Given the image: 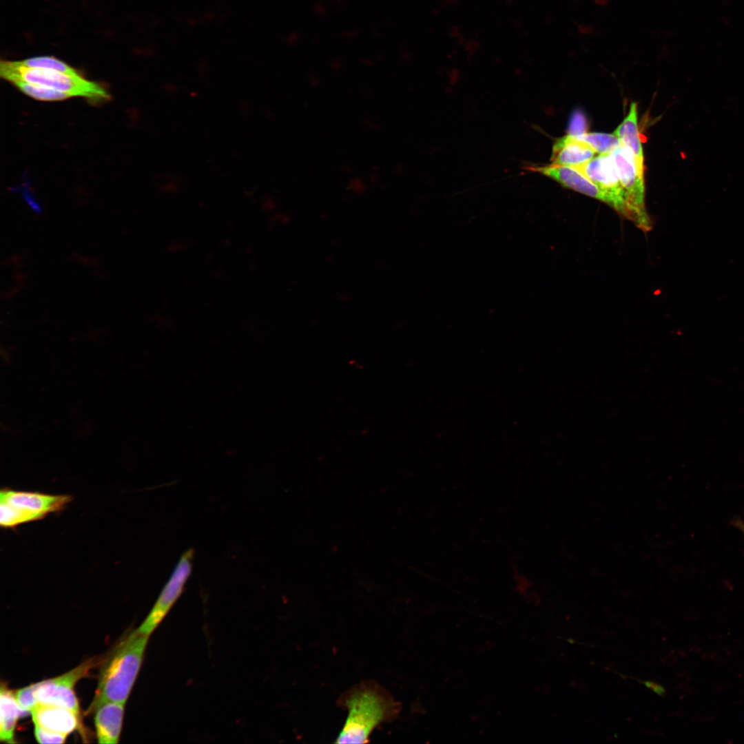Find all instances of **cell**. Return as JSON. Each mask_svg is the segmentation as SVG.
Masks as SVG:
<instances>
[{
  "label": "cell",
  "instance_id": "obj_27",
  "mask_svg": "<svg viewBox=\"0 0 744 744\" xmlns=\"http://www.w3.org/2000/svg\"><path fill=\"white\" fill-rule=\"evenodd\" d=\"M380 178L378 171H372L369 176L368 182L369 184H376L380 180Z\"/></svg>",
  "mask_w": 744,
  "mask_h": 744
},
{
  "label": "cell",
  "instance_id": "obj_9",
  "mask_svg": "<svg viewBox=\"0 0 744 744\" xmlns=\"http://www.w3.org/2000/svg\"><path fill=\"white\" fill-rule=\"evenodd\" d=\"M527 170L538 172L565 187L599 200L610 205L609 198L595 184L574 167L550 163L543 166L528 165Z\"/></svg>",
  "mask_w": 744,
  "mask_h": 744
},
{
  "label": "cell",
  "instance_id": "obj_19",
  "mask_svg": "<svg viewBox=\"0 0 744 744\" xmlns=\"http://www.w3.org/2000/svg\"><path fill=\"white\" fill-rule=\"evenodd\" d=\"M587 130L588 121L583 112L579 110H574L570 117L568 135L576 138L586 134Z\"/></svg>",
  "mask_w": 744,
  "mask_h": 744
},
{
  "label": "cell",
  "instance_id": "obj_30",
  "mask_svg": "<svg viewBox=\"0 0 744 744\" xmlns=\"http://www.w3.org/2000/svg\"><path fill=\"white\" fill-rule=\"evenodd\" d=\"M309 83L311 86L314 87L319 86L320 84V80L315 76H310L309 78Z\"/></svg>",
  "mask_w": 744,
  "mask_h": 744
},
{
  "label": "cell",
  "instance_id": "obj_3",
  "mask_svg": "<svg viewBox=\"0 0 744 744\" xmlns=\"http://www.w3.org/2000/svg\"><path fill=\"white\" fill-rule=\"evenodd\" d=\"M1 76L13 83L17 81L34 83L69 94L72 97L82 96L93 101L109 99V93L97 83L87 80L79 74H68L51 70L31 68L17 61H2Z\"/></svg>",
  "mask_w": 744,
  "mask_h": 744
},
{
  "label": "cell",
  "instance_id": "obj_31",
  "mask_svg": "<svg viewBox=\"0 0 744 744\" xmlns=\"http://www.w3.org/2000/svg\"><path fill=\"white\" fill-rule=\"evenodd\" d=\"M338 298L344 302H348L350 300V297L348 295L340 293L338 296Z\"/></svg>",
  "mask_w": 744,
  "mask_h": 744
},
{
  "label": "cell",
  "instance_id": "obj_10",
  "mask_svg": "<svg viewBox=\"0 0 744 744\" xmlns=\"http://www.w3.org/2000/svg\"><path fill=\"white\" fill-rule=\"evenodd\" d=\"M30 713L34 725L53 732L68 735L80 725V716L62 706L39 703Z\"/></svg>",
  "mask_w": 744,
  "mask_h": 744
},
{
  "label": "cell",
  "instance_id": "obj_5",
  "mask_svg": "<svg viewBox=\"0 0 744 744\" xmlns=\"http://www.w3.org/2000/svg\"><path fill=\"white\" fill-rule=\"evenodd\" d=\"M609 154L625 194L630 220L642 230H650L652 223L645 207L644 171L638 167L633 152L626 145L621 144Z\"/></svg>",
  "mask_w": 744,
  "mask_h": 744
},
{
  "label": "cell",
  "instance_id": "obj_26",
  "mask_svg": "<svg viewBox=\"0 0 744 744\" xmlns=\"http://www.w3.org/2000/svg\"><path fill=\"white\" fill-rule=\"evenodd\" d=\"M187 245L186 242H184L183 240H176L171 242V244L167 247V249L171 254H174L183 251L185 249H187Z\"/></svg>",
  "mask_w": 744,
  "mask_h": 744
},
{
  "label": "cell",
  "instance_id": "obj_29",
  "mask_svg": "<svg viewBox=\"0 0 744 744\" xmlns=\"http://www.w3.org/2000/svg\"><path fill=\"white\" fill-rule=\"evenodd\" d=\"M340 170L346 174H351L353 172V167L350 164H342L340 165Z\"/></svg>",
  "mask_w": 744,
  "mask_h": 744
},
{
  "label": "cell",
  "instance_id": "obj_12",
  "mask_svg": "<svg viewBox=\"0 0 744 744\" xmlns=\"http://www.w3.org/2000/svg\"><path fill=\"white\" fill-rule=\"evenodd\" d=\"M596 154L588 144L567 134L554 143L550 162L554 165L575 167L590 161Z\"/></svg>",
  "mask_w": 744,
  "mask_h": 744
},
{
  "label": "cell",
  "instance_id": "obj_2",
  "mask_svg": "<svg viewBox=\"0 0 744 744\" xmlns=\"http://www.w3.org/2000/svg\"><path fill=\"white\" fill-rule=\"evenodd\" d=\"M149 637L134 630L111 651L101 667L90 712L106 702L125 703L141 667Z\"/></svg>",
  "mask_w": 744,
  "mask_h": 744
},
{
  "label": "cell",
  "instance_id": "obj_28",
  "mask_svg": "<svg viewBox=\"0 0 744 744\" xmlns=\"http://www.w3.org/2000/svg\"><path fill=\"white\" fill-rule=\"evenodd\" d=\"M733 524L744 535V521L736 518L734 519Z\"/></svg>",
  "mask_w": 744,
  "mask_h": 744
},
{
  "label": "cell",
  "instance_id": "obj_18",
  "mask_svg": "<svg viewBox=\"0 0 744 744\" xmlns=\"http://www.w3.org/2000/svg\"><path fill=\"white\" fill-rule=\"evenodd\" d=\"M37 689V683H32L14 692L22 712H30L39 704Z\"/></svg>",
  "mask_w": 744,
  "mask_h": 744
},
{
  "label": "cell",
  "instance_id": "obj_15",
  "mask_svg": "<svg viewBox=\"0 0 744 744\" xmlns=\"http://www.w3.org/2000/svg\"><path fill=\"white\" fill-rule=\"evenodd\" d=\"M12 83L23 94L39 101H57L72 97L66 92L23 81H17Z\"/></svg>",
  "mask_w": 744,
  "mask_h": 744
},
{
  "label": "cell",
  "instance_id": "obj_22",
  "mask_svg": "<svg viewBox=\"0 0 744 744\" xmlns=\"http://www.w3.org/2000/svg\"><path fill=\"white\" fill-rule=\"evenodd\" d=\"M290 221L291 216L289 215L284 213L275 211L272 213L269 218V226L270 227V228H275L280 225H287Z\"/></svg>",
  "mask_w": 744,
  "mask_h": 744
},
{
  "label": "cell",
  "instance_id": "obj_24",
  "mask_svg": "<svg viewBox=\"0 0 744 744\" xmlns=\"http://www.w3.org/2000/svg\"><path fill=\"white\" fill-rule=\"evenodd\" d=\"M362 123L365 128L373 132H379L382 130V125L371 117H364Z\"/></svg>",
  "mask_w": 744,
  "mask_h": 744
},
{
  "label": "cell",
  "instance_id": "obj_6",
  "mask_svg": "<svg viewBox=\"0 0 744 744\" xmlns=\"http://www.w3.org/2000/svg\"><path fill=\"white\" fill-rule=\"evenodd\" d=\"M194 550L189 548L179 558L153 608L137 630L150 635L183 593L192 571Z\"/></svg>",
  "mask_w": 744,
  "mask_h": 744
},
{
  "label": "cell",
  "instance_id": "obj_14",
  "mask_svg": "<svg viewBox=\"0 0 744 744\" xmlns=\"http://www.w3.org/2000/svg\"><path fill=\"white\" fill-rule=\"evenodd\" d=\"M0 740L14 743V736L18 719L22 712L15 693L1 685L0 690Z\"/></svg>",
  "mask_w": 744,
  "mask_h": 744
},
{
  "label": "cell",
  "instance_id": "obj_1",
  "mask_svg": "<svg viewBox=\"0 0 744 744\" xmlns=\"http://www.w3.org/2000/svg\"><path fill=\"white\" fill-rule=\"evenodd\" d=\"M338 703L347 716L335 743H366L373 730L393 721L401 705L390 692L373 680L355 684L340 695Z\"/></svg>",
  "mask_w": 744,
  "mask_h": 744
},
{
  "label": "cell",
  "instance_id": "obj_4",
  "mask_svg": "<svg viewBox=\"0 0 744 744\" xmlns=\"http://www.w3.org/2000/svg\"><path fill=\"white\" fill-rule=\"evenodd\" d=\"M72 499L71 495H68L1 489V526L13 528L23 524L42 519L50 513L65 509Z\"/></svg>",
  "mask_w": 744,
  "mask_h": 744
},
{
  "label": "cell",
  "instance_id": "obj_13",
  "mask_svg": "<svg viewBox=\"0 0 744 744\" xmlns=\"http://www.w3.org/2000/svg\"><path fill=\"white\" fill-rule=\"evenodd\" d=\"M637 115V105L635 102H632L628 115L614 130V134L619 138L622 145L632 150L638 167L644 171V158Z\"/></svg>",
  "mask_w": 744,
  "mask_h": 744
},
{
  "label": "cell",
  "instance_id": "obj_8",
  "mask_svg": "<svg viewBox=\"0 0 744 744\" xmlns=\"http://www.w3.org/2000/svg\"><path fill=\"white\" fill-rule=\"evenodd\" d=\"M595 184L610 199V205L630 220V211L614 163L610 154H599L574 167Z\"/></svg>",
  "mask_w": 744,
  "mask_h": 744
},
{
  "label": "cell",
  "instance_id": "obj_7",
  "mask_svg": "<svg viewBox=\"0 0 744 744\" xmlns=\"http://www.w3.org/2000/svg\"><path fill=\"white\" fill-rule=\"evenodd\" d=\"M99 661L96 658H92L63 674L37 683L39 703L67 707L80 716V706L74 692L75 685L87 676Z\"/></svg>",
  "mask_w": 744,
  "mask_h": 744
},
{
  "label": "cell",
  "instance_id": "obj_16",
  "mask_svg": "<svg viewBox=\"0 0 744 744\" xmlns=\"http://www.w3.org/2000/svg\"><path fill=\"white\" fill-rule=\"evenodd\" d=\"M576 138L588 144L599 154L610 153L621 145L620 140L614 133L586 132Z\"/></svg>",
  "mask_w": 744,
  "mask_h": 744
},
{
  "label": "cell",
  "instance_id": "obj_17",
  "mask_svg": "<svg viewBox=\"0 0 744 744\" xmlns=\"http://www.w3.org/2000/svg\"><path fill=\"white\" fill-rule=\"evenodd\" d=\"M17 62L27 68L51 70L72 75L79 74L74 68L53 56L31 57Z\"/></svg>",
  "mask_w": 744,
  "mask_h": 744
},
{
  "label": "cell",
  "instance_id": "obj_23",
  "mask_svg": "<svg viewBox=\"0 0 744 744\" xmlns=\"http://www.w3.org/2000/svg\"><path fill=\"white\" fill-rule=\"evenodd\" d=\"M260 206L263 211L273 213L276 210L277 203L271 196L266 195L262 198Z\"/></svg>",
  "mask_w": 744,
  "mask_h": 744
},
{
  "label": "cell",
  "instance_id": "obj_25",
  "mask_svg": "<svg viewBox=\"0 0 744 744\" xmlns=\"http://www.w3.org/2000/svg\"><path fill=\"white\" fill-rule=\"evenodd\" d=\"M643 683L647 688L652 690L654 693H656L659 696H663L666 693V690H665V688L663 685H660V684H658V683L652 682V681H643Z\"/></svg>",
  "mask_w": 744,
  "mask_h": 744
},
{
  "label": "cell",
  "instance_id": "obj_20",
  "mask_svg": "<svg viewBox=\"0 0 744 744\" xmlns=\"http://www.w3.org/2000/svg\"><path fill=\"white\" fill-rule=\"evenodd\" d=\"M34 736L39 743H64L67 734L53 732L34 725Z\"/></svg>",
  "mask_w": 744,
  "mask_h": 744
},
{
  "label": "cell",
  "instance_id": "obj_11",
  "mask_svg": "<svg viewBox=\"0 0 744 744\" xmlns=\"http://www.w3.org/2000/svg\"><path fill=\"white\" fill-rule=\"evenodd\" d=\"M125 703L106 702L99 706L94 712L98 743L115 744L120 738Z\"/></svg>",
  "mask_w": 744,
  "mask_h": 744
},
{
  "label": "cell",
  "instance_id": "obj_21",
  "mask_svg": "<svg viewBox=\"0 0 744 744\" xmlns=\"http://www.w3.org/2000/svg\"><path fill=\"white\" fill-rule=\"evenodd\" d=\"M347 189L355 195L362 196L369 191V183L362 176H354L348 180Z\"/></svg>",
  "mask_w": 744,
  "mask_h": 744
}]
</instances>
